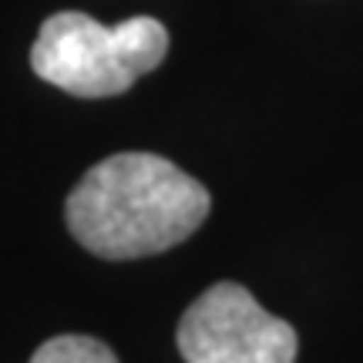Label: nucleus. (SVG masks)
<instances>
[{"label":"nucleus","mask_w":363,"mask_h":363,"mask_svg":"<svg viewBox=\"0 0 363 363\" xmlns=\"http://www.w3.org/2000/svg\"><path fill=\"white\" fill-rule=\"evenodd\" d=\"M212 195L175 162L118 152L84 172L67 195L71 235L101 259H142L185 242L208 219Z\"/></svg>","instance_id":"f257e3e1"},{"label":"nucleus","mask_w":363,"mask_h":363,"mask_svg":"<svg viewBox=\"0 0 363 363\" xmlns=\"http://www.w3.org/2000/svg\"><path fill=\"white\" fill-rule=\"evenodd\" d=\"M169 54V30L155 17H128L115 27L81 11L51 13L30 48L40 81L74 98H115L155 71Z\"/></svg>","instance_id":"f03ea898"},{"label":"nucleus","mask_w":363,"mask_h":363,"mask_svg":"<svg viewBox=\"0 0 363 363\" xmlns=\"http://www.w3.org/2000/svg\"><path fill=\"white\" fill-rule=\"evenodd\" d=\"M185 363H296V330L262 310L246 286L216 283L179 323Z\"/></svg>","instance_id":"7ed1b4c3"},{"label":"nucleus","mask_w":363,"mask_h":363,"mask_svg":"<svg viewBox=\"0 0 363 363\" xmlns=\"http://www.w3.org/2000/svg\"><path fill=\"white\" fill-rule=\"evenodd\" d=\"M30 363H118L108 343L94 337H81V333H65L48 343H40Z\"/></svg>","instance_id":"20e7f679"}]
</instances>
